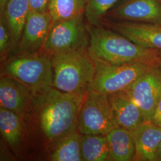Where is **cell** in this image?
Returning a JSON list of instances; mask_svg holds the SVG:
<instances>
[{
  "mask_svg": "<svg viewBox=\"0 0 161 161\" xmlns=\"http://www.w3.org/2000/svg\"><path fill=\"white\" fill-rule=\"evenodd\" d=\"M84 97L60 92L54 87L33 94L30 112H33L41 131L50 142L56 143L77 129Z\"/></svg>",
  "mask_w": 161,
  "mask_h": 161,
  "instance_id": "1",
  "label": "cell"
},
{
  "mask_svg": "<svg viewBox=\"0 0 161 161\" xmlns=\"http://www.w3.org/2000/svg\"><path fill=\"white\" fill-rule=\"evenodd\" d=\"M90 44L87 52L92 61L110 64L143 62L156 64L161 53L140 46L125 36L101 25H88Z\"/></svg>",
  "mask_w": 161,
  "mask_h": 161,
  "instance_id": "2",
  "label": "cell"
},
{
  "mask_svg": "<svg viewBox=\"0 0 161 161\" xmlns=\"http://www.w3.org/2000/svg\"><path fill=\"white\" fill-rule=\"evenodd\" d=\"M51 60L53 87L62 92L85 96L96 72L87 50L54 54Z\"/></svg>",
  "mask_w": 161,
  "mask_h": 161,
  "instance_id": "3",
  "label": "cell"
},
{
  "mask_svg": "<svg viewBox=\"0 0 161 161\" xmlns=\"http://www.w3.org/2000/svg\"><path fill=\"white\" fill-rule=\"evenodd\" d=\"M3 75L25 84L33 94L53 87V70L51 56L42 51L17 53L3 66Z\"/></svg>",
  "mask_w": 161,
  "mask_h": 161,
  "instance_id": "4",
  "label": "cell"
},
{
  "mask_svg": "<svg viewBox=\"0 0 161 161\" xmlns=\"http://www.w3.org/2000/svg\"><path fill=\"white\" fill-rule=\"evenodd\" d=\"M93 62L96 72L88 92H99L107 96L125 90L155 65L143 62L120 64Z\"/></svg>",
  "mask_w": 161,
  "mask_h": 161,
  "instance_id": "5",
  "label": "cell"
},
{
  "mask_svg": "<svg viewBox=\"0 0 161 161\" xmlns=\"http://www.w3.org/2000/svg\"><path fill=\"white\" fill-rule=\"evenodd\" d=\"M90 44L88 23L85 14L51 26L42 52L50 55L87 50Z\"/></svg>",
  "mask_w": 161,
  "mask_h": 161,
  "instance_id": "6",
  "label": "cell"
},
{
  "mask_svg": "<svg viewBox=\"0 0 161 161\" xmlns=\"http://www.w3.org/2000/svg\"><path fill=\"white\" fill-rule=\"evenodd\" d=\"M117 126L108 96L99 92H87L78 116V131L82 135L106 136Z\"/></svg>",
  "mask_w": 161,
  "mask_h": 161,
  "instance_id": "7",
  "label": "cell"
},
{
  "mask_svg": "<svg viewBox=\"0 0 161 161\" xmlns=\"http://www.w3.org/2000/svg\"><path fill=\"white\" fill-rule=\"evenodd\" d=\"M157 64L124 90L142 110L145 122H151L161 98V74Z\"/></svg>",
  "mask_w": 161,
  "mask_h": 161,
  "instance_id": "8",
  "label": "cell"
},
{
  "mask_svg": "<svg viewBox=\"0 0 161 161\" xmlns=\"http://www.w3.org/2000/svg\"><path fill=\"white\" fill-rule=\"evenodd\" d=\"M108 17L118 21L161 24V2L160 0H121L104 19Z\"/></svg>",
  "mask_w": 161,
  "mask_h": 161,
  "instance_id": "9",
  "label": "cell"
},
{
  "mask_svg": "<svg viewBox=\"0 0 161 161\" xmlns=\"http://www.w3.org/2000/svg\"><path fill=\"white\" fill-rule=\"evenodd\" d=\"M104 24L139 46L161 53V24L118 20Z\"/></svg>",
  "mask_w": 161,
  "mask_h": 161,
  "instance_id": "10",
  "label": "cell"
},
{
  "mask_svg": "<svg viewBox=\"0 0 161 161\" xmlns=\"http://www.w3.org/2000/svg\"><path fill=\"white\" fill-rule=\"evenodd\" d=\"M33 93L28 86L12 77L2 75L0 79L1 108L9 110L20 118L29 115Z\"/></svg>",
  "mask_w": 161,
  "mask_h": 161,
  "instance_id": "11",
  "label": "cell"
},
{
  "mask_svg": "<svg viewBox=\"0 0 161 161\" xmlns=\"http://www.w3.org/2000/svg\"><path fill=\"white\" fill-rule=\"evenodd\" d=\"M52 26L48 12L41 13L30 10L17 53H36L42 50Z\"/></svg>",
  "mask_w": 161,
  "mask_h": 161,
  "instance_id": "12",
  "label": "cell"
},
{
  "mask_svg": "<svg viewBox=\"0 0 161 161\" xmlns=\"http://www.w3.org/2000/svg\"><path fill=\"white\" fill-rule=\"evenodd\" d=\"M108 98L118 126L134 133L145 122L142 110L124 90Z\"/></svg>",
  "mask_w": 161,
  "mask_h": 161,
  "instance_id": "13",
  "label": "cell"
},
{
  "mask_svg": "<svg viewBox=\"0 0 161 161\" xmlns=\"http://www.w3.org/2000/svg\"><path fill=\"white\" fill-rule=\"evenodd\" d=\"M136 143L134 160L156 161L161 142V127L152 122L144 124L134 132Z\"/></svg>",
  "mask_w": 161,
  "mask_h": 161,
  "instance_id": "14",
  "label": "cell"
},
{
  "mask_svg": "<svg viewBox=\"0 0 161 161\" xmlns=\"http://www.w3.org/2000/svg\"><path fill=\"white\" fill-rule=\"evenodd\" d=\"M30 12L28 0H12L1 12L12 36L13 50H17Z\"/></svg>",
  "mask_w": 161,
  "mask_h": 161,
  "instance_id": "15",
  "label": "cell"
},
{
  "mask_svg": "<svg viewBox=\"0 0 161 161\" xmlns=\"http://www.w3.org/2000/svg\"><path fill=\"white\" fill-rule=\"evenodd\" d=\"M110 161H131L136 155L135 137L133 132L117 126L106 135Z\"/></svg>",
  "mask_w": 161,
  "mask_h": 161,
  "instance_id": "16",
  "label": "cell"
},
{
  "mask_svg": "<svg viewBox=\"0 0 161 161\" xmlns=\"http://www.w3.org/2000/svg\"><path fill=\"white\" fill-rule=\"evenodd\" d=\"M82 134L76 129L68 133L55 143L50 156L53 161H83L81 153Z\"/></svg>",
  "mask_w": 161,
  "mask_h": 161,
  "instance_id": "17",
  "label": "cell"
},
{
  "mask_svg": "<svg viewBox=\"0 0 161 161\" xmlns=\"http://www.w3.org/2000/svg\"><path fill=\"white\" fill-rule=\"evenodd\" d=\"M81 153L83 161H110L109 145L104 135H82Z\"/></svg>",
  "mask_w": 161,
  "mask_h": 161,
  "instance_id": "18",
  "label": "cell"
},
{
  "mask_svg": "<svg viewBox=\"0 0 161 161\" xmlns=\"http://www.w3.org/2000/svg\"><path fill=\"white\" fill-rule=\"evenodd\" d=\"M86 4V0H50L48 13L52 25L84 14Z\"/></svg>",
  "mask_w": 161,
  "mask_h": 161,
  "instance_id": "19",
  "label": "cell"
},
{
  "mask_svg": "<svg viewBox=\"0 0 161 161\" xmlns=\"http://www.w3.org/2000/svg\"><path fill=\"white\" fill-rule=\"evenodd\" d=\"M22 118L14 112L0 107V131L12 147L20 143L23 136Z\"/></svg>",
  "mask_w": 161,
  "mask_h": 161,
  "instance_id": "20",
  "label": "cell"
},
{
  "mask_svg": "<svg viewBox=\"0 0 161 161\" xmlns=\"http://www.w3.org/2000/svg\"><path fill=\"white\" fill-rule=\"evenodd\" d=\"M121 0H86L85 16L88 25L97 26L102 24L107 13Z\"/></svg>",
  "mask_w": 161,
  "mask_h": 161,
  "instance_id": "21",
  "label": "cell"
},
{
  "mask_svg": "<svg viewBox=\"0 0 161 161\" xmlns=\"http://www.w3.org/2000/svg\"><path fill=\"white\" fill-rule=\"evenodd\" d=\"M13 50L12 36L4 20L0 17V56L1 61L7 59L10 52Z\"/></svg>",
  "mask_w": 161,
  "mask_h": 161,
  "instance_id": "22",
  "label": "cell"
},
{
  "mask_svg": "<svg viewBox=\"0 0 161 161\" xmlns=\"http://www.w3.org/2000/svg\"><path fill=\"white\" fill-rule=\"evenodd\" d=\"M50 0H28L30 10L45 13L48 12Z\"/></svg>",
  "mask_w": 161,
  "mask_h": 161,
  "instance_id": "23",
  "label": "cell"
},
{
  "mask_svg": "<svg viewBox=\"0 0 161 161\" xmlns=\"http://www.w3.org/2000/svg\"><path fill=\"white\" fill-rule=\"evenodd\" d=\"M151 122L155 125L161 127V98L157 104L155 111L153 115Z\"/></svg>",
  "mask_w": 161,
  "mask_h": 161,
  "instance_id": "24",
  "label": "cell"
},
{
  "mask_svg": "<svg viewBox=\"0 0 161 161\" xmlns=\"http://www.w3.org/2000/svg\"><path fill=\"white\" fill-rule=\"evenodd\" d=\"M12 0H0V13L4 10L7 5Z\"/></svg>",
  "mask_w": 161,
  "mask_h": 161,
  "instance_id": "25",
  "label": "cell"
},
{
  "mask_svg": "<svg viewBox=\"0 0 161 161\" xmlns=\"http://www.w3.org/2000/svg\"><path fill=\"white\" fill-rule=\"evenodd\" d=\"M156 161H161V142L156 152Z\"/></svg>",
  "mask_w": 161,
  "mask_h": 161,
  "instance_id": "26",
  "label": "cell"
},
{
  "mask_svg": "<svg viewBox=\"0 0 161 161\" xmlns=\"http://www.w3.org/2000/svg\"><path fill=\"white\" fill-rule=\"evenodd\" d=\"M157 65H158V68L159 69V71H160L161 74V57L160 58V59L159 60V62H158Z\"/></svg>",
  "mask_w": 161,
  "mask_h": 161,
  "instance_id": "27",
  "label": "cell"
},
{
  "mask_svg": "<svg viewBox=\"0 0 161 161\" xmlns=\"http://www.w3.org/2000/svg\"><path fill=\"white\" fill-rule=\"evenodd\" d=\"M160 1H161V0H160Z\"/></svg>",
  "mask_w": 161,
  "mask_h": 161,
  "instance_id": "28",
  "label": "cell"
}]
</instances>
